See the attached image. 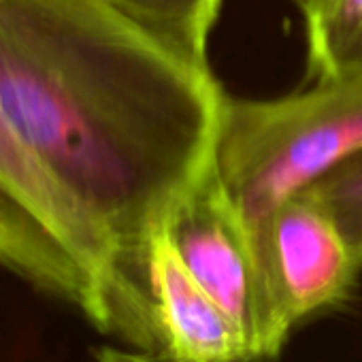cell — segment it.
<instances>
[{"label":"cell","mask_w":362,"mask_h":362,"mask_svg":"<svg viewBox=\"0 0 362 362\" xmlns=\"http://www.w3.org/2000/svg\"><path fill=\"white\" fill-rule=\"evenodd\" d=\"M224 100L107 0H0V107L107 247L139 351L160 354L149 243L211 168Z\"/></svg>","instance_id":"obj_1"},{"label":"cell","mask_w":362,"mask_h":362,"mask_svg":"<svg viewBox=\"0 0 362 362\" xmlns=\"http://www.w3.org/2000/svg\"><path fill=\"white\" fill-rule=\"evenodd\" d=\"M362 149V64L305 92L250 100L226 94L216 170L247 228Z\"/></svg>","instance_id":"obj_2"},{"label":"cell","mask_w":362,"mask_h":362,"mask_svg":"<svg viewBox=\"0 0 362 362\" xmlns=\"http://www.w3.org/2000/svg\"><path fill=\"white\" fill-rule=\"evenodd\" d=\"M0 267L126 339L128 315L113 260L0 107Z\"/></svg>","instance_id":"obj_3"},{"label":"cell","mask_w":362,"mask_h":362,"mask_svg":"<svg viewBox=\"0 0 362 362\" xmlns=\"http://www.w3.org/2000/svg\"><path fill=\"white\" fill-rule=\"evenodd\" d=\"M179 262L230 315L247 339L252 360L273 358L275 343L252 233L211 168L181 197L160 228Z\"/></svg>","instance_id":"obj_4"},{"label":"cell","mask_w":362,"mask_h":362,"mask_svg":"<svg viewBox=\"0 0 362 362\" xmlns=\"http://www.w3.org/2000/svg\"><path fill=\"white\" fill-rule=\"evenodd\" d=\"M250 233L281 349L298 322L347 298L360 269L332 214L311 188L286 199Z\"/></svg>","instance_id":"obj_5"},{"label":"cell","mask_w":362,"mask_h":362,"mask_svg":"<svg viewBox=\"0 0 362 362\" xmlns=\"http://www.w3.org/2000/svg\"><path fill=\"white\" fill-rule=\"evenodd\" d=\"M147 281L162 358L170 362H245L241 328L179 262L162 230L149 243Z\"/></svg>","instance_id":"obj_6"},{"label":"cell","mask_w":362,"mask_h":362,"mask_svg":"<svg viewBox=\"0 0 362 362\" xmlns=\"http://www.w3.org/2000/svg\"><path fill=\"white\" fill-rule=\"evenodd\" d=\"M186 58L209 64L207 49L222 0H107Z\"/></svg>","instance_id":"obj_7"},{"label":"cell","mask_w":362,"mask_h":362,"mask_svg":"<svg viewBox=\"0 0 362 362\" xmlns=\"http://www.w3.org/2000/svg\"><path fill=\"white\" fill-rule=\"evenodd\" d=\"M300 9L317 79L362 64V0H305Z\"/></svg>","instance_id":"obj_8"},{"label":"cell","mask_w":362,"mask_h":362,"mask_svg":"<svg viewBox=\"0 0 362 362\" xmlns=\"http://www.w3.org/2000/svg\"><path fill=\"white\" fill-rule=\"evenodd\" d=\"M311 190L332 214L362 271V149L315 181Z\"/></svg>","instance_id":"obj_9"},{"label":"cell","mask_w":362,"mask_h":362,"mask_svg":"<svg viewBox=\"0 0 362 362\" xmlns=\"http://www.w3.org/2000/svg\"><path fill=\"white\" fill-rule=\"evenodd\" d=\"M96 362H170L166 358L147 354V351H124V349H115V347H103L96 351Z\"/></svg>","instance_id":"obj_10"},{"label":"cell","mask_w":362,"mask_h":362,"mask_svg":"<svg viewBox=\"0 0 362 362\" xmlns=\"http://www.w3.org/2000/svg\"><path fill=\"white\" fill-rule=\"evenodd\" d=\"M294 3H296V5H298V7H300V5H303V3H305V0H294Z\"/></svg>","instance_id":"obj_11"}]
</instances>
